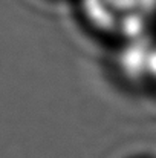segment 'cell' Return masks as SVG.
Instances as JSON below:
<instances>
[{"label":"cell","instance_id":"cell-2","mask_svg":"<svg viewBox=\"0 0 156 158\" xmlns=\"http://www.w3.org/2000/svg\"><path fill=\"white\" fill-rule=\"evenodd\" d=\"M153 83H156V74H155V81H153Z\"/></svg>","mask_w":156,"mask_h":158},{"label":"cell","instance_id":"cell-1","mask_svg":"<svg viewBox=\"0 0 156 158\" xmlns=\"http://www.w3.org/2000/svg\"><path fill=\"white\" fill-rule=\"evenodd\" d=\"M80 20L89 32L113 46L152 35L156 0H77Z\"/></svg>","mask_w":156,"mask_h":158}]
</instances>
